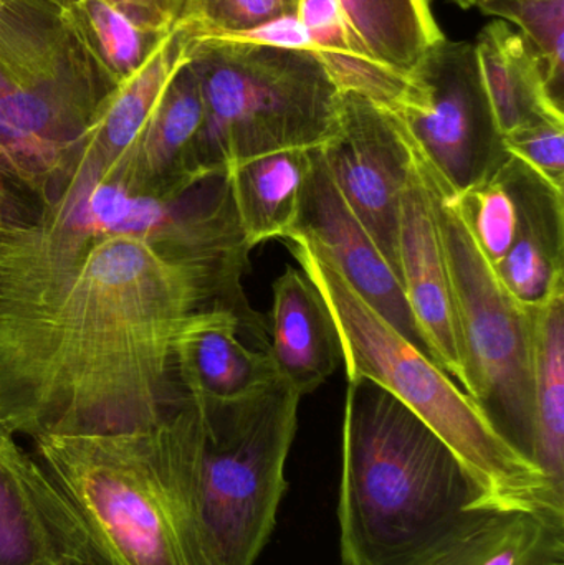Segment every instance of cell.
I'll use <instances>...</instances> for the list:
<instances>
[{"label":"cell","mask_w":564,"mask_h":565,"mask_svg":"<svg viewBox=\"0 0 564 565\" xmlns=\"http://www.w3.org/2000/svg\"><path fill=\"white\" fill-rule=\"evenodd\" d=\"M413 78L421 99L394 115L453 194L489 178L509 158L476 46L444 39L429 50Z\"/></svg>","instance_id":"obj_10"},{"label":"cell","mask_w":564,"mask_h":565,"mask_svg":"<svg viewBox=\"0 0 564 565\" xmlns=\"http://www.w3.org/2000/svg\"><path fill=\"white\" fill-rule=\"evenodd\" d=\"M290 235L310 242L374 311L427 354L400 280L344 202L324 164L320 146L310 149L300 212L287 237Z\"/></svg>","instance_id":"obj_14"},{"label":"cell","mask_w":564,"mask_h":565,"mask_svg":"<svg viewBox=\"0 0 564 565\" xmlns=\"http://www.w3.org/2000/svg\"><path fill=\"white\" fill-rule=\"evenodd\" d=\"M0 565H108L62 491L3 424Z\"/></svg>","instance_id":"obj_13"},{"label":"cell","mask_w":564,"mask_h":565,"mask_svg":"<svg viewBox=\"0 0 564 565\" xmlns=\"http://www.w3.org/2000/svg\"><path fill=\"white\" fill-rule=\"evenodd\" d=\"M411 145L413 168L401 194L397 221L401 288L427 354L466 392L462 342L443 235L437 222L433 179L423 152L413 139Z\"/></svg>","instance_id":"obj_12"},{"label":"cell","mask_w":564,"mask_h":565,"mask_svg":"<svg viewBox=\"0 0 564 565\" xmlns=\"http://www.w3.org/2000/svg\"><path fill=\"white\" fill-rule=\"evenodd\" d=\"M268 358L275 374L298 394H311L337 371L340 339L317 286L294 267L274 282Z\"/></svg>","instance_id":"obj_18"},{"label":"cell","mask_w":564,"mask_h":565,"mask_svg":"<svg viewBox=\"0 0 564 565\" xmlns=\"http://www.w3.org/2000/svg\"><path fill=\"white\" fill-rule=\"evenodd\" d=\"M42 212V199L0 149V234L33 227Z\"/></svg>","instance_id":"obj_32"},{"label":"cell","mask_w":564,"mask_h":565,"mask_svg":"<svg viewBox=\"0 0 564 565\" xmlns=\"http://www.w3.org/2000/svg\"><path fill=\"white\" fill-rule=\"evenodd\" d=\"M82 49L62 7L45 0H0V63L10 72L52 75Z\"/></svg>","instance_id":"obj_26"},{"label":"cell","mask_w":564,"mask_h":565,"mask_svg":"<svg viewBox=\"0 0 564 565\" xmlns=\"http://www.w3.org/2000/svg\"><path fill=\"white\" fill-rule=\"evenodd\" d=\"M45 2L55 3V6L62 7L63 10L68 9L75 0H45Z\"/></svg>","instance_id":"obj_35"},{"label":"cell","mask_w":564,"mask_h":565,"mask_svg":"<svg viewBox=\"0 0 564 565\" xmlns=\"http://www.w3.org/2000/svg\"><path fill=\"white\" fill-rule=\"evenodd\" d=\"M204 96L191 60L175 70L146 121L123 179L151 195H175L212 172L202 168Z\"/></svg>","instance_id":"obj_15"},{"label":"cell","mask_w":564,"mask_h":565,"mask_svg":"<svg viewBox=\"0 0 564 565\" xmlns=\"http://www.w3.org/2000/svg\"><path fill=\"white\" fill-rule=\"evenodd\" d=\"M353 39L368 55L413 78L430 49L446 36L429 0H338Z\"/></svg>","instance_id":"obj_25"},{"label":"cell","mask_w":564,"mask_h":565,"mask_svg":"<svg viewBox=\"0 0 564 565\" xmlns=\"http://www.w3.org/2000/svg\"><path fill=\"white\" fill-rule=\"evenodd\" d=\"M509 154L564 191V121L540 119L503 136Z\"/></svg>","instance_id":"obj_31"},{"label":"cell","mask_w":564,"mask_h":565,"mask_svg":"<svg viewBox=\"0 0 564 565\" xmlns=\"http://www.w3.org/2000/svg\"><path fill=\"white\" fill-rule=\"evenodd\" d=\"M238 39L251 42L264 43V45L287 46V49L310 50V39L307 30L301 25L298 15L280 17L272 20L251 32L241 33Z\"/></svg>","instance_id":"obj_34"},{"label":"cell","mask_w":564,"mask_h":565,"mask_svg":"<svg viewBox=\"0 0 564 565\" xmlns=\"http://www.w3.org/2000/svg\"><path fill=\"white\" fill-rule=\"evenodd\" d=\"M189 60L201 79L202 168L324 145L340 122L343 92L310 50L232 35H194Z\"/></svg>","instance_id":"obj_6"},{"label":"cell","mask_w":564,"mask_h":565,"mask_svg":"<svg viewBox=\"0 0 564 565\" xmlns=\"http://www.w3.org/2000/svg\"><path fill=\"white\" fill-rule=\"evenodd\" d=\"M66 20L116 86L141 72L171 33L142 25L105 0H75Z\"/></svg>","instance_id":"obj_27"},{"label":"cell","mask_w":564,"mask_h":565,"mask_svg":"<svg viewBox=\"0 0 564 565\" xmlns=\"http://www.w3.org/2000/svg\"><path fill=\"white\" fill-rule=\"evenodd\" d=\"M308 168L310 149H288L228 169L238 224L251 250L294 231Z\"/></svg>","instance_id":"obj_23"},{"label":"cell","mask_w":564,"mask_h":565,"mask_svg":"<svg viewBox=\"0 0 564 565\" xmlns=\"http://www.w3.org/2000/svg\"><path fill=\"white\" fill-rule=\"evenodd\" d=\"M473 46L502 136L540 119L564 121L563 109L550 96L542 65L522 33L506 22H493Z\"/></svg>","instance_id":"obj_21"},{"label":"cell","mask_w":564,"mask_h":565,"mask_svg":"<svg viewBox=\"0 0 564 565\" xmlns=\"http://www.w3.org/2000/svg\"><path fill=\"white\" fill-rule=\"evenodd\" d=\"M499 171L515 199L517 232L493 270L517 299L539 305L564 286V191L512 154Z\"/></svg>","instance_id":"obj_16"},{"label":"cell","mask_w":564,"mask_h":565,"mask_svg":"<svg viewBox=\"0 0 564 565\" xmlns=\"http://www.w3.org/2000/svg\"><path fill=\"white\" fill-rule=\"evenodd\" d=\"M241 319L227 311L195 316L175 341V369L185 394L235 401L278 377L265 351L241 341Z\"/></svg>","instance_id":"obj_20"},{"label":"cell","mask_w":564,"mask_h":565,"mask_svg":"<svg viewBox=\"0 0 564 565\" xmlns=\"http://www.w3.org/2000/svg\"><path fill=\"white\" fill-rule=\"evenodd\" d=\"M108 237L151 242L175 260L235 285L251 268L227 172H212L181 194L162 198L76 168L33 227L0 234V282Z\"/></svg>","instance_id":"obj_5"},{"label":"cell","mask_w":564,"mask_h":565,"mask_svg":"<svg viewBox=\"0 0 564 565\" xmlns=\"http://www.w3.org/2000/svg\"><path fill=\"white\" fill-rule=\"evenodd\" d=\"M207 311L268 344L244 286L139 238L86 242L2 282L0 424L32 440L152 430L184 395L175 341Z\"/></svg>","instance_id":"obj_1"},{"label":"cell","mask_w":564,"mask_h":565,"mask_svg":"<svg viewBox=\"0 0 564 565\" xmlns=\"http://www.w3.org/2000/svg\"><path fill=\"white\" fill-rule=\"evenodd\" d=\"M297 15L310 39V52L320 58L341 92L366 96L393 113L419 103V83L368 55L348 30L338 0H298Z\"/></svg>","instance_id":"obj_22"},{"label":"cell","mask_w":564,"mask_h":565,"mask_svg":"<svg viewBox=\"0 0 564 565\" xmlns=\"http://www.w3.org/2000/svg\"><path fill=\"white\" fill-rule=\"evenodd\" d=\"M532 311V387L536 467L564 498V286Z\"/></svg>","instance_id":"obj_24"},{"label":"cell","mask_w":564,"mask_h":565,"mask_svg":"<svg viewBox=\"0 0 564 565\" xmlns=\"http://www.w3.org/2000/svg\"><path fill=\"white\" fill-rule=\"evenodd\" d=\"M454 2L462 7V9H469V7L476 6V0H454Z\"/></svg>","instance_id":"obj_36"},{"label":"cell","mask_w":564,"mask_h":565,"mask_svg":"<svg viewBox=\"0 0 564 565\" xmlns=\"http://www.w3.org/2000/svg\"><path fill=\"white\" fill-rule=\"evenodd\" d=\"M191 36L188 23L178 26L141 72L116 86L86 132L76 168L89 169L105 178L125 171L156 103L175 70L188 58Z\"/></svg>","instance_id":"obj_19"},{"label":"cell","mask_w":564,"mask_h":565,"mask_svg":"<svg viewBox=\"0 0 564 565\" xmlns=\"http://www.w3.org/2000/svg\"><path fill=\"white\" fill-rule=\"evenodd\" d=\"M152 430L33 440L36 461L108 565H191Z\"/></svg>","instance_id":"obj_7"},{"label":"cell","mask_w":564,"mask_h":565,"mask_svg":"<svg viewBox=\"0 0 564 565\" xmlns=\"http://www.w3.org/2000/svg\"><path fill=\"white\" fill-rule=\"evenodd\" d=\"M285 241L330 309L348 381L380 385L446 441L479 490L476 510L530 511L564 526V498L499 434L472 397L374 311L310 242L298 235Z\"/></svg>","instance_id":"obj_4"},{"label":"cell","mask_w":564,"mask_h":565,"mask_svg":"<svg viewBox=\"0 0 564 565\" xmlns=\"http://www.w3.org/2000/svg\"><path fill=\"white\" fill-rule=\"evenodd\" d=\"M297 10L298 0H192L188 25L194 35H241Z\"/></svg>","instance_id":"obj_30"},{"label":"cell","mask_w":564,"mask_h":565,"mask_svg":"<svg viewBox=\"0 0 564 565\" xmlns=\"http://www.w3.org/2000/svg\"><path fill=\"white\" fill-rule=\"evenodd\" d=\"M403 565H564V526L530 511H467Z\"/></svg>","instance_id":"obj_17"},{"label":"cell","mask_w":564,"mask_h":565,"mask_svg":"<svg viewBox=\"0 0 564 565\" xmlns=\"http://www.w3.org/2000/svg\"><path fill=\"white\" fill-rule=\"evenodd\" d=\"M320 151L348 207L400 280V201L413 168L403 122L366 96L343 92L337 131Z\"/></svg>","instance_id":"obj_11"},{"label":"cell","mask_w":564,"mask_h":565,"mask_svg":"<svg viewBox=\"0 0 564 565\" xmlns=\"http://www.w3.org/2000/svg\"><path fill=\"white\" fill-rule=\"evenodd\" d=\"M341 454V565H403L479 503L446 441L368 379L348 381Z\"/></svg>","instance_id":"obj_3"},{"label":"cell","mask_w":564,"mask_h":565,"mask_svg":"<svg viewBox=\"0 0 564 565\" xmlns=\"http://www.w3.org/2000/svg\"><path fill=\"white\" fill-rule=\"evenodd\" d=\"M476 6L522 29L520 33L542 65L550 96L563 109L564 0H480Z\"/></svg>","instance_id":"obj_28"},{"label":"cell","mask_w":564,"mask_h":565,"mask_svg":"<svg viewBox=\"0 0 564 565\" xmlns=\"http://www.w3.org/2000/svg\"><path fill=\"white\" fill-rule=\"evenodd\" d=\"M477 2H480V0H476V3H477Z\"/></svg>","instance_id":"obj_37"},{"label":"cell","mask_w":564,"mask_h":565,"mask_svg":"<svg viewBox=\"0 0 564 565\" xmlns=\"http://www.w3.org/2000/svg\"><path fill=\"white\" fill-rule=\"evenodd\" d=\"M301 395L277 377L235 401L182 395L155 428L191 565H254L277 526Z\"/></svg>","instance_id":"obj_2"},{"label":"cell","mask_w":564,"mask_h":565,"mask_svg":"<svg viewBox=\"0 0 564 565\" xmlns=\"http://www.w3.org/2000/svg\"><path fill=\"white\" fill-rule=\"evenodd\" d=\"M128 13L136 22L161 32H174L188 23L192 0H105Z\"/></svg>","instance_id":"obj_33"},{"label":"cell","mask_w":564,"mask_h":565,"mask_svg":"<svg viewBox=\"0 0 564 565\" xmlns=\"http://www.w3.org/2000/svg\"><path fill=\"white\" fill-rule=\"evenodd\" d=\"M115 88L86 49L46 76L17 75L0 63V149L43 207L72 178L86 132Z\"/></svg>","instance_id":"obj_9"},{"label":"cell","mask_w":564,"mask_h":565,"mask_svg":"<svg viewBox=\"0 0 564 565\" xmlns=\"http://www.w3.org/2000/svg\"><path fill=\"white\" fill-rule=\"evenodd\" d=\"M453 199L483 257L492 268L499 267L517 232L515 199L499 169Z\"/></svg>","instance_id":"obj_29"},{"label":"cell","mask_w":564,"mask_h":565,"mask_svg":"<svg viewBox=\"0 0 564 565\" xmlns=\"http://www.w3.org/2000/svg\"><path fill=\"white\" fill-rule=\"evenodd\" d=\"M427 164L459 322L467 395L499 434L535 463L530 305L506 288L473 242L453 191Z\"/></svg>","instance_id":"obj_8"}]
</instances>
